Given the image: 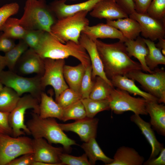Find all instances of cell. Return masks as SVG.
<instances>
[{
	"mask_svg": "<svg viewBox=\"0 0 165 165\" xmlns=\"http://www.w3.org/2000/svg\"><path fill=\"white\" fill-rule=\"evenodd\" d=\"M146 110L150 117V123L160 134L165 135V106L157 102L147 101Z\"/></svg>",
	"mask_w": 165,
	"mask_h": 165,
	"instance_id": "cell-22",
	"label": "cell"
},
{
	"mask_svg": "<svg viewBox=\"0 0 165 165\" xmlns=\"http://www.w3.org/2000/svg\"><path fill=\"white\" fill-rule=\"evenodd\" d=\"M60 160L62 165H90L85 153L79 156H75L62 153L60 156Z\"/></svg>",
	"mask_w": 165,
	"mask_h": 165,
	"instance_id": "cell-41",
	"label": "cell"
},
{
	"mask_svg": "<svg viewBox=\"0 0 165 165\" xmlns=\"http://www.w3.org/2000/svg\"><path fill=\"white\" fill-rule=\"evenodd\" d=\"M106 76L110 79L117 75H126L136 71L142 70L141 64L132 60L127 51L124 42L119 41L107 43L94 41Z\"/></svg>",
	"mask_w": 165,
	"mask_h": 165,
	"instance_id": "cell-1",
	"label": "cell"
},
{
	"mask_svg": "<svg viewBox=\"0 0 165 165\" xmlns=\"http://www.w3.org/2000/svg\"><path fill=\"white\" fill-rule=\"evenodd\" d=\"M19 8L16 2L6 4L0 7V30L8 18L18 13Z\"/></svg>",
	"mask_w": 165,
	"mask_h": 165,
	"instance_id": "cell-40",
	"label": "cell"
},
{
	"mask_svg": "<svg viewBox=\"0 0 165 165\" xmlns=\"http://www.w3.org/2000/svg\"><path fill=\"white\" fill-rule=\"evenodd\" d=\"M92 72L91 65L86 68L80 86V94L82 99L89 98L94 83L92 76Z\"/></svg>",
	"mask_w": 165,
	"mask_h": 165,
	"instance_id": "cell-38",
	"label": "cell"
},
{
	"mask_svg": "<svg viewBox=\"0 0 165 165\" xmlns=\"http://www.w3.org/2000/svg\"><path fill=\"white\" fill-rule=\"evenodd\" d=\"M148 49V53L145 57L146 64L149 69L153 71L159 64H165V57L161 50L157 48L154 42L143 38Z\"/></svg>",
	"mask_w": 165,
	"mask_h": 165,
	"instance_id": "cell-30",
	"label": "cell"
},
{
	"mask_svg": "<svg viewBox=\"0 0 165 165\" xmlns=\"http://www.w3.org/2000/svg\"><path fill=\"white\" fill-rule=\"evenodd\" d=\"M92 17L113 20L129 17L115 0H102L98 3L90 13Z\"/></svg>",
	"mask_w": 165,
	"mask_h": 165,
	"instance_id": "cell-18",
	"label": "cell"
},
{
	"mask_svg": "<svg viewBox=\"0 0 165 165\" xmlns=\"http://www.w3.org/2000/svg\"><path fill=\"white\" fill-rule=\"evenodd\" d=\"M10 50L5 53L4 56L6 64L9 70L14 72L16 65L23 54L28 48V46L22 39Z\"/></svg>",
	"mask_w": 165,
	"mask_h": 165,
	"instance_id": "cell-33",
	"label": "cell"
},
{
	"mask_svg": "<svg viewBox=\"0 0 165 165\" xmlns=\"http://www.w3.org/2000/svg\"><path fill=\"white\" fill-rule=\"evenodd\" d=\"M86 68L81 64L75 66L64 65L63 73L64 79L69 88L80 94L82 80Z\"/></svg>",
	"mask_w": 165,
	"mask_h": 165,
	"instance_id": "cell-27",
	"label": "cell"
},
{
	"mask_svg": "<svg viewBox=\"0 0 165 165\" xmlns=\"http://www.w3.org/2000/svg\"><path fill=\"white\" fill-rule=\"evenodd\" d=\"M86 117L84 107L81 99L63 109L62 120H78Z\"/></svg>",
	"mask_w": 165,
	"mask_h": 165,
	"instance_id": "cell-35",
	"label": "cell"
},
{
	"mask_svg": "<svg viewBox=\"0 0 165 165\" xmlns=\"http://www.w3.org/2000/svg\"><path fill=\"white\" fill-rule=\"evenodd\" d=\"M9 113L0 111V134L12 136L13 131L9 120Z\"/></svg>",
	"mask_w": 165,
	"mask_h": 165,
	"instance_id": "cell-42",
	"label": "cell"
},
{
	"mask_svg": "<svg viewBox=\"0 0 165 165\" xmlns=\"http://www.w3.org/2000/svg\"><path fill=\"white\" fill-rule=\"evenodd\" d=\"M119 6L128 15L136 11L133 0H115Z\"/></svg>",
	"mask_w": 165,
	"mask_h": 165,
	"instance_id": "cell-45",
	"label": "cell"
},
{
	"mask_svg": "<svg viewBox=\"0 0 165 165\" xmlns=\"http://www.w3.org/2000/svg\"><path fill=\"white\" fill-rule=\"evenodd\" d=\"M128 55L131 57L133 56L139 61L142 70L149 73L151 71L147 65L145 57L148 53V49L142 38L139 36L134 40L127 39L124 42Z\"/></svg>",
	"mask_w": 165,
	"mask_h": 165,
	"instance_id": "cell-21",
	"label": "cell"
},
{
	"mask_svg": "<svg viewBox=\"0 0 165 165\" xmlns=\"http://www.w3.org/2000/svg\"><path fill=\"white\" fill-rule=\"evenodd\" d=\"M44 72L41 77L42 86L44 90L49 85L53 88L55 94V101L60 94L69 88L64 78L63 70L65 65L64 59H43Z\"/></svg>",
	"mask_w": 165,
	"mask_h": 165,
	"instance_id": "cell-11",
	"label": "cell"
},
{
	"mask_svg": "<svg viewBox=\"0 0 165 165\" xmlns=\"http://www.w3.org/2000/svg\"><path fill=\"white\" fill-rule=\"evenodd\" d=\"M106 24L119 30L126 39H135L141 32L139 24L129 16L116 20H106Z\"/></svg>",
	"mask_w": 165,
	"mask_h": 165,
	"instance_id": "cell-24",
	"label": "cell"
},
{
	"mask_svg": "<svg viewBox=\"0 0 165 165\" xmlns=\"http://www.w3.org/2000/svg\"><path fill=\"white\" fill-rule=\"evenodd\" d=\"M39 101L29 94L20 97L13 110L9 113V122L13 131L12 136L17 137L31 133L24 123V115L26 110L30 108L33 112L39 114Z\"/></svg>",
	"mask_w": 165,
	"mask_h": 165,
	"instance_id": "cell-9",
	"label": "cell"
},
{
	"mask_svg": "<svg viewBox=\"0 0 165 165\" xmlns=\"http://www.w3.org/2000/svg\"><path fill=\"white\" fill-rule=\"evenodd\" d=\"M81 147L84 151L90 165H95L97 160L101 161L109 165L113 160L106 156L100 147L95 138H91L88 141L83 143Z\"/></svg>",
	"mask_w": 165,
	"mask_h": 165,
	"instance_id": "cell-28",
	"label": "cell"
},
{
	"mask_svg": "<svg viewBox=\"0 0 165 165\" xmlns=\"http://www.w3.org/2000/svg\"><path fill=\"white\" fill-rule=\"evenodd\" d=\"M31 116L26 125L34 138H44L50 143L61 144L67 151L70 150L71 145H77L64 133L54 118H42L34 112Z\"/></svg>",
	"mask_w": 165,
	"mask_h": 165,
	"instance_id": "cell-4",
	"label": "cell"
},
{
	"mask_svg": "<svg viewBox=\"0 0 165 165\" xmlns=\"http://www.w3.org/2000/svg\"><path fill=\"white\" fill-rule=\"evenodd\" d=\"M130 119L138 127L151 146V153L149 159L157 156L164 147L157 140L150 123L144 120L140 115L135 114L130 117Z\"/></svg>",
	"mask_w": 165,
	"mask_h": 165,
	"instance_id": "cell-20",
	"label": "cell"
},
{
	"mask_svg": "<svg viewBox=\"0 0 165 165\" xmlns=\"http://www.w3.org/2000/svg\"><path fill=\"white\" fill-rule=\"evenodd\" d=\"M35 50L42 59H64L72 56L78 59L86 68L91 65L88 54L80 44L71 41L63 43L46 31Z\"/></svg>",
	"mask_w": 165,
	"mask_h": 165,
	"instance_id": "cell-2",
	"label": "cell"
},
{
	"mask_svg": "<svg viewBox=\"0 0 165 165\" xmlns=\"http://www.w3.org/2000/svg\"><path fill=\"white\" fill-rule=\"evenodd\" d=\"M81 99L80 94L68 88L60 94L56 102L64 109Z\"/></svg>",
	"mask_w": 165,
	"mask_h": 165,
	"instance_id": "cell-36",
	"label": "cell"
},
{
	"mask_svg": "<svg viewBox=\"0 0 165 165\" xmlns=\"http://www.w3.org/2000/svg\"><path fill=\"white\" fill-rule=\"evenodd\" d=\"M66 1H67V0H69V1H76V0H64Z\"/></svg>",
	"mask_w": 165,
	"mask_h": 165,
	"instance_id": "cell-51",
	"label": "cell"
},
{
	"mask_svg": "<svg viewBox=\"0 0 165 165\" xmlns=\"http://www.w3.org/2000/svg\"><path fill=\"white\" fill-rule=\"evenodd\" d=\"M15 45L14 39L7 37L2 32H0V51L6 53Z\"/></svg>",
	"mask_w": 165,
	"mask_h": 165,
	"instance_id": "cell-43",
	"label": "cell"
},
{
	"mask_svg": "<svg viewBox=\"0 0 165 165\" xmlns=\"http://www.w3.org/2000/svg\"><path fill=\"white\" fill-rule=\"evenodd\" d=\"M138 22L142 36L145 39L154 42L165 36V20L155 19L146 13H139L136 11L129 15Z\"/></svg>",
	"mask_w": 165,
	"mask_h": 165,
	"instance_id": "cell-12",
	"label": "cell"
},
{
	"mask_svg": "<svg viewBox=\"0 0 165 165\" xmlns=\"http://www.w3.org/2000/svg\"><path fill=\"white\" fill-rule=\"evenodd\" d=\"M20 97L13 89L3 86L0 91V111L10 113L16 106Z\"/></svg>",
	"mask_w": 165,
	"mask_h": 165,
	"instance_id": "cell-29",
	"label": "cell"
},
{
	"mask_svg": "<svg viewBox=\"0 0 165 165\" xmlns=\"http://www.w3.org/2000/svg\"><path fill=\"white\" fill-rule=\"evenodd\" d=\"M88 12H78L70 16L57 20L51 26V32L53 36L61 42L65 43L71 41L79 43V39L84 28L89 25L86 17Z\"/></svg>",
	"mask_w": 165,
	"mask_h": 165,
	"instance_id": "cell-5",
	"label": "cell"
},
{
	"mask_svg": "<svg viewBox=\"0 0 165 165\" xmlns=\"http://www.w3.org/2000/svg\"><path fill=\"white\" fill-rule=\"evenodd\" d=\"M110 80L113 86L126 91L134 95L140 96L147 101H156L158 103V100L156 97L140 89L136 85L134 80L128 78L126 75L115 76Z\"/></svg>",
	"mask_w": 165,
	"mask_h": 165,
	"instance_id": "cell-25",
	"label": "cell"
},
{
	"mask_svg": "<svg viewBox=\"0 0 165 165\" xmlns=\"http://www.w3.org/2000/svg\"><path fill=\"white\" fill-rule=\"evenodd\" d=\"M102 0H88L81 3L67 5L64 0H55L49 6L57 20L72 16L78 12L92 11L97 4Z\"/></svg>",
	"mask_w": 165,
	"mask_h": 165,
	"instance_id": "cell-15",
	"label": "cell"
},
{
	"mask_svg": "<svg viewBox=\"0 0 165 165\" xmlns=\"http://www.w3.org/2000/svg\"><path fill=\"white\" fill-rule=\"evenodd\" d=\"M3 85L2 84V83H1V81H0V91L2 90V89L3 88Z\"/></svg>",
	"mask_w": 165,
	"mask_h": 165,
	"instance_id": "cell-50",
	"label": "cell"
},
{
	"mask_svg": "<svg viewBox=\"0 0 165 165\" xmlns=\"http://www.w3.org/2000/svg\"><path fill=\"white\" fill-rule=\"evenodd\" d=\"M109 165H142L145 158L134 148L122 146L117 150Z\"/></svg>",
	"mask_w": 165,
	"mask_h": 165,
	"instance_id": "cell-23",
	"label": "cell"
},
{
	"mask_svg": "<svg viewBox=\"0 0 165 165\" xmlns=\"http://www.w3.org/2000/svg\"><path fill=\"white\" fill-rule=\"evenodd\" d=\"M159 42L156 45V47L160 49L163 54L165 55V39L164 38H160L158 39Z\"/></svg>",
	"mask_w": 165,
	"mask_h": 165,
	"instance_id": "cell-48",
	"label": "cell"
},
{
	"mask_svg": "<svg viewBox=\"0 0 165 165\" xmlns=\"http://www.w3.org/2000/svg\"><path fill=\"white\" fill-rule=\"evenodd\" d=\"M146 13L155 19L165 20V0H152Z\"/></svg>",
	"mask_w": 165,
	"mask_h": 165,
	"instance_id": "cell-37",
	"label": "cell"
},
{
	"mask_svg": "<svg viewBox=\"0 0 165 165\" xmlns=\"http://www.w3.org/2000/svg\"><path fill=\"white\" fill-rule=\"evenodd\" d=\"M41 76L26 77L8 70L0 72V81L5 86L12 88L20 96L28 93L40 101L41 95L44 90L41 83Z\"/></svg>",
	"mask_w": 165,
	"mask_h": 165,
	"instance_id": "cell-6",
	"label": "cell"
},
{
	"mask_svg": "<svg viewBox=\"0 0 165 165\" xmlns=\"http://www.w3.org/2000/svg\"><path fill=\"white\" fill-rule=\"evenodd\" d=\"M44 31L40 30H27L22 39L29 48L35 50L39 44Z\"/></svg>",
	"mask_w": 165,
	"mask_h": 165,
	"instance_id": "cell-39",
	"label": "cell"
},
{
	"mask_svg": "<svg viewBox=\"0 0 165 165\" xmlns=\"http://www.w3.org/2000/svg\"><path fill=\"white\" fill-rule=\"evenodd\" d=\"M34 161L33 153H28L13 160L8 165H32Z\"/></svg>",
	"mask_w": 165,
	"mask_h": 165,
	"instance_id": "cell-44",
	"label": "cell"
},
{
	"mask_svg": "<svg viewBox=\"0 0 165 165\" xmlns=\"http://www.w3.org/2000/svg\"><path fill=\"white\" fill-rule=\"evenodd\" d=\"M32 140L35 161L51 165H62L60 160V156L63 153L62 148L52 146L42 138H34Z\"/></svg>",
	"mask_w": 165,
	"mask_h": 165,
	"instance_id": "cell-13",
	"label": "cell"
},
{
	"mask_svg": "<svg viewBox=\"0 0 165 165\" xmlns=\"http://www.w3.org/2000/svg\"><path fill=\"white\" fill-rule=\"evenodd\" d=\"M82 33L94 41L99 38L118 39L123 42L126 40L119 30L107 24L103 23L92 26H87Z\"/></svg>",
	"mask_w": 165,
	"mask_h": 165,
	"instance_id": "cell-19",
	"label": "cell"
},
{
	"mask_svg": "<svg viewBox=\"0 0 165 165\" xmlns=\"http://www.w3.org/2000/svg\"><path fill=\"white\" fill-rule=\"evenodd\" d=\"M158 156L152 159H148L144 161V165H165V148H163Z\"/></svg>",
	"mask_w": 165,
	"mask_h": 165,
	"instance_id": "cell-46",
	"label": "cell"
},
{
	"mask_svg": "<svg viewBox=\"0 0 165 165\" xmlns=\"http://www.w3.org/2000/svg\"><path fill=\"white\" fill-rule=\"evenodd\" d=\"M79 42L85 49L90 58L92 67V76L93 79L99 76L113 86L110 80L106 75L103 64L98 52L95 41L90 38L85 34L81 33Z\"/></svg>",
	"mask_w": 165,
	"mask_h": 165,
	"instance_id": "cell-17",
	"label": "cell"
},
{
	"mask_svg": "<svg viewBox=\"0 0 165 165\" xmlns=\"http://www.w3.org/2000/svg\"><path fill=\"white\" fill-rule=\"evenodd\" d=\"M26 31L20 24L19 19L10 17L6 20L0 30L10 38L19 40L23 38Z\"/></svg>",
	"mask_w": 165,
	"mask_h": 165,
	"instance_id": "cell-32",
	"label": "cell"
},
{
	"mask_svg": "<svg viewBox=\"0 0 165 165\" xmlns=\"http://www.w3.org/2000/svg\"><path fill=\"white\" fill-rule=\"evenodd\" d=\"M85 108L86 117L93 118L99 112L110 109L108 100H95L90 98L81 99Z\"/></svg>",
	"mask_w": 165,
	"mask_h": 165,
	"instance_id": "cell-34",
	"label": "cell"
},
{
	"mask_svg": "<svg viewBox=\"0 0 165 165\" xmlns=\"http://www.w3.org/2000/svg\"><path fill=\"white\" fill-rule=\"evenodd\" d=\"M6 66V64L4 56L0 55V72L3 70Z\"/></svg>",
	"mask_w": 165,
	"mask_h": 165,
	"instance_id": "cell-49",
	"label": "cell"
},
{
	"mask_svg": "<svg viewBox=\"0 0 165 165\" xmlns=\"http://www.w3.org/2000/svg\"><path fill=\"white\" fill-rule=\"evenodd\" d=\"M21 75L36 73L42 76L44 72L43 59L33 49L29 48L21 55L17 61L14 72Z\"/></svg>",
	"mask_w": 165,
	"mask_h": 165,
	"instance_id": "cell-14",
	"label": "cell"
},
{
	"mask_svg": "<svg viewBox=\"0 0 165 165\" xmlns=\"http://www.w3.org/2000/svg\"><path fill=\"white\" fill-rule=\"evenodd\" d=\"M57 20L45 0H27L19 24L26 30H42L53 36L51 28Z\"/></svg>",
	"mask_w": 165,
	"mask_h": 165,
	"instance_id": "cell-3",
	"label": "cell"
},
{
	"mask_svg": "<svg viewBox=\"0 0 165 165\" xmlns=\"http://www.w3.org/2000/svg\"><path fill=\"white\" fill-rule=\"evenodd\" d=\"M33 153V140L30 138L0 134V165H8L18 157Z\"/></svg>",
	"mask_w": 165,
	"mask_h": 165,
	"instance_id": "cell-7",
	"label": "cell"
},
{
	"mask_svg": "<svg viewBox=\"0 0 165 165\" xmlns=\"http://www.w3.org/2000/svg\"><path fill=\"white\" fill-rule=\"evenodd\" d=\"M126 76L136 81L148 93L156 97L159 103H165V72L163 68H156L152 73L141 71L131 72Z\"/></svg>",
	"mask_w": 165,
	"mask_h": 165,
	"instance_id": "cell-10",
	"label": "cell"
},
{
	"mask_svg": "<svg viewBox=\"0 0 165 165\" xmlns=\"http://www.w3.org/2000/svg\"><path fill=\"white\" fill-rule=\"evenodd\" d=\"M94 81L89 98L95 100H108L114 86L99 76H96Z\"/></svg>",
	"mask_w": 165,
	"mask_h": 165,
	"instance_id": "cell-31",
	"label": "cell"
},
{
	"mask_svg": "<svg viewBox=\"0 0 165 165\" xmlns=\"http://www.w3.org/2000/svg\"><path fill=\"white\" fill-rule=\"evenodd\" d=\"M39 104L40 116L42 118H57L62 120L63 109L53 98L43 92Z\"/></svg>",
	"mask_w": 165,
	"mask_h": 165,
	"instance_id": "cell-26",
	"label": "cell"
},
{
	"mask_svg": "<svg viewBox=\"0 0 165 165\" xmlns=\"http://www.w3.org/2000/svg\"><path fill=\"white\" fill-rule=\"evenodd\" d=\"M98 121L97 118L86 117L72 123L59 125L63 131L75 132L82 141L86 142L91 138L96 137Z\"/></svg>",
	"mask_w": 165,
	"mask_h": 165,
	"instance_id": "cell-16",
	"label": "cell"
},
{
	"mask_svg": "<svg viewBox=\"0 0 165 165\" xmlns=\"http://www.w3.org/2000/svg\"><path fill=\"white\" fill-rule=\"evenodd\" d=\"M108 100L110 109L116 114L130 111L139 115H148L146 107L147 101L143 97H133L126 91L114 88Z\"/></svg>",
	"mask_w": 165,
	"mask_h": 165,
	"instance_id": "cell-8",
	"label": "cell"
},
{
	"mask_svg": "<svg viewBox=\"0 0 165 165\" xmlns=\"http://www.w3.org/2000/svg\"><path fill=\"white\" fill-rule=\"evenodd\" d=\"M136 11L139 13H146L148 6L152 0H133Z\"/></svg>",
	"mask_w": 165,
	"mask_h": 165,
	"instance_id": "cell-47",
	"label": "cell"
}]
</instances>
